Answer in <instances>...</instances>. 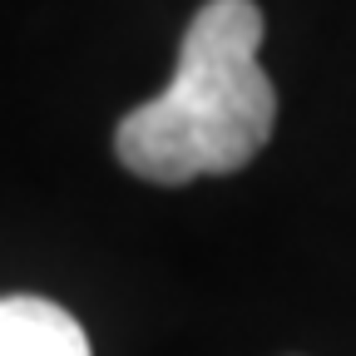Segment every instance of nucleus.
Wrapping results in <instances>:
<instances>
[{
	"instance_id": "f257e3e1",
	"label": "nucleus",
	"mask_w": 356,
	"mask_h": 356,
	"mask_svg": "<svg viewBox=\"0 0 356 356\" xmlns=\"http://www.w3.org/2000/svg\"><path fill=\"white\" fill-rule=\"evenodd\" d=\"M257 44L262 10L252 0H208L184 30L168 89L119 119V163L149 184L248 168L273 139L277 119V95Z\"/></svg>"
},
{
	"instance_id": "f03ea898",
	"label": "nucleus",
	"mask_w": 356,
	"mask_h": 356,
	"mask_svg": "<svg viewBox=\"0 0 356 356\" xmlns=\"http://www.w3.org/2000/svg\"><path fill=\"white\" fill-rule=\"evenodd\" d=\"M0 356H89V337L44 297H0Z\"/></svg>"
}]
</instances>
